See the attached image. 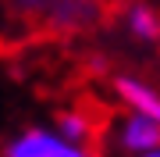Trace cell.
Returning a JSON list of instances; mask_svg holds the SVG:
<instances>
[{"label":"cell","mask_w":160,"mask_h":157,"mask_svg":"<svg viewBox=\"0 0 160 157\" xmlns=\"http://www.w3.org/2000/svg\"><path fill=\"white\" fill-rule=\"evenodd\" d=\"M118 146L132 157L153 150V146H160V122L149 114H139V111H132V114L125 118V122L118 125Z\"/></svg>","instance_id":"cell-1"},{"label":"cell","mask_w":160,"mask_h":157,"mask_svg":"<svg viewBox=\"0 0 160 157\" xmlns=\"http://www.w3.org/2000/svg\"><path fill=\"white\" fill-rule=\"evenodd\" d=\"M110 86H114V93H118L121 104H128L132 111L149 114V118L160 122V93H157V86H149V82L135 79V75H114Z\"/></svg>","instance_id":"cell-2"},{"label":"cell","mask_w":160,"mask_h":157,"mask_svg":"<svg viewBox=\"0 0 160 157\" xmlns=\"http://www.w3.org/2000/svg\"><path fill=\"white\" fill-rule=\"evenodd\" d=\"M53 143H57V132L43 125H29L22 132H14L11 139L4 143L0 157H53Z\"/></svg>","instance_id":"cell-3"},{"label":"cell","mask_w":160,"mask_h":157,"mask_svg":"<svg viewBox=\"0 0 160 157\" xmlns=\"http://www.w3.org/2000/svg\"><path fill=\"white\" fill-rule=\"evenodd\" d=\"M125 29H128V36L132 39H139V43H160V14L153 11L149 4H132L128 11H125Z\"/></svg>","instance_id":"cell-4"},{"label":"cell","mask_w":160,"mask_h":157,"mask_svg":"<svg viewBox=\"0 0 160 157\" xmlns=\"http://www.w3.org/2000/svg\"><path fill=\"white\" fill-rule=\"evenodd\" d=\"M53 132H57L61 139H68V143H89L92 139V122L82 111H61Z\"/></svg>","instance_id":"cell-5"},{"label":"cell","mask_w":160,"mask_h":157,"mask_svg":"<svg viewBox=\"0 0 160 157\" xmlns=\"http://www.w3.org/2000/svg\"><path fill=\"white\" fill-rule=\"evenodd\" d=\"M53 157H96V154H92L86 143H68V139L57 136V143H53Z\"/></svg>","instance_id":"cell-6"},{"label":"cell","mask_w":160,"mask_h":157,"mask_svg":"<svg viewBox=\"0 0 160 157\" xmlns=\"http://www.w3.org/2000/svg\"><path fill=\"white\" fill-rule=\"evenodd\" d=\"M139 157H160V146H153V150H146V154H139Z\"/></svg>","instance_id":"cell-7"}]
</instances>
